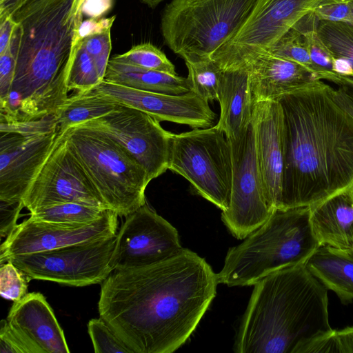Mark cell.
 I'll return each mask as SVG.
<instances>
[{
  "label": "cell",
  "mask_w": 353,
  "mask_h": 353,
  "mask_svg": "<svg viewBox=\"0 0 353 353\" xmlns=\"http://www.w3.org/2000/svg\"><path fill=\"white\" fill-rule=\"evenodd\" d=\"M218 284L205 260L183 248L150 265L113 271L102 283L99 314L133 353H172L195 330Z\"/></svg>",
  "instance_id": "cell-1"
},
{
  "label": "cell",
  "mask_w": 353,
  "mask_h": 353,
  "mask_svg": "<svg viewBox=\"0 0 353 353\" xmlns=\"http://www.w3.org/2000/svg\"><path fill=\"white\" fill-rule=\"evenodd\" d=\"M278 209L310 207L353 185V101L321 80L285 94Z\"/></svg>",
  "instance_id": "cell-2"
},
{
  "label": "cell",
  "mask_w": 353,
  "mask_h": 353,
  "mask_svg": "<svg viewBox=\"0 0 353 353\" xmlns=\"http://www.w3.org/2000/svg\"><path fill=\"white\" fill-rule=\"evenodd\" d=\"M74 1L0 0V16H9L17 23L11 91L21 98L24 119L54 114L68 97L69 60L83 21L82 12L72 13Z\"/></svg>",
  "instance_id": "cell-3"
},
{
  "label": "cell",
  "mask_w": 353,
  "mask_h": 353,
  "mask_svg": "<svg viewBox=\"0 0 353 353\" xmlns=\"http://www.w3.org/2000/svg\"><path fill=\"white\" fill-rule=\"evenodd\" d=\"M236 334L237 353H303L333 329L328 290L305 263L275 271L254 285Z\"/></svg>",
  "instance_id": "cell-4"
},
{
  "label": "cell",
  "mask_w": 353,
  "mask_h": 353,
  "mask_svg": "<svg viewBox=\"0 0 353 353\" xmlns=\"http://www.w3.org/2000/svg\"><path fill=\"white\" fill-rule=\"evenodd\" d=\"M320 246L310 207L275 209L261 227L228 250L218 282L230 287L254 285L275 271L305 263Z\"/></svg>",
  "instance_id": "cell-5"
},
{
  "label": "cell",
  "mask_w": 353,
  "mask_h": 353,
  "mask_svg": "<svg viewBox=\"0 0 353 353\" xmlns=\"http://www.w3.org/2000/svg\"><path fill=\"white\" fill-rule=\"evenodd\" d=\"M61 133L108 209L126 217L145 204L148 174L117 142L81 125Z\"/></svg>",
  "instance_id": "cell-6"
},
{
  "label": "cell",
  "mask_w": 353,
  "mask_h": 353,
  "mask_svg": "<svg viewBox=\"0 0 353 353\" xmlns=\"http://www.w3.org/2000/svg\"><path fill=\"white\" fill-rule=\"evenodd\" d=\"M256 0H171L161 30L165 44L185 62L211 59L242 26Z\"/></svg>",
  "instance_id": "cell-7"
},
{
  "label": "cell",
  "mask_w": 353,
  "mask_h": 353,
  "mask_svg": "<svg viewBox=\"0 0 353 353\" xmlns=\"http://www.w3.org/2000/svg\"><path fill=\"white\" fill-rule=\"evenodd\" d=\"M168 170L184 177L197 194L222 212L231 198V148L216 125L172 134Z\"/></svg>",
  "instance_id": "cell-8"
},
{
  "label": "cell",
  "mask_w": 353,
  "mask_h": 353,
  "mask_svg": "<svg viewBox=\"0 0 353 353\" xmlns=\"http://www.w3.org/2000/svg\"><path fill=\"white\" fill-rule=\"evenodd\" d=\"M323 0H256L235 33L212 56L223 70L242 68L268 52L298 21Z\"/></svg>",
  "instance_id": "cell-9"
},
{
  "label": "cell",
  "mask_w": 353,
  "mask_h": 353,
  "mask_svg": "<svg viewBox=\"0 0 353 353\" xmlns=\"http://www.w3.org/2000/svg\"><path fill=\"white\" fill-rule=\"evenodd\" d=\"M116 239L117 234L48 251L12 256L1 263H12L29 281L44 280L76 287L97 284L103 283L113 272L111 259Z\"/></svg>",
  "instance_id": "cell-10"
},
{
  "label": "cell",
  "mask_w": 353,
  "mask_h": 353,
  "mask_svg": "<svg viewBox=\"0 0 353 353\" xmlns=\"http://www.w3.org/2000/svg\"><path fill=\"white\" fill-rule=\"evenodd\" d=\"M232 154L230 203L221 220L237 239H245L261 227L274 210L267 199L255 152L252 121L238 139H228Z\"/></svg>",
  "instance_id": "cell-11"
},
{
  "label": "cell",
  "mask_w": 353,
  "mask_h": 353,
  "mask_svg": "<svg viewBox=\"0 0 353 353\" xmlns=\"http://www.w3.org/2000/svg\"><path fill=\"white\" fill-rule=\"evenodd\" d=\"M79 125L117 142L144 168L150 181L168 170L172 133L152 116L119 105L109 114Z\"/></svg>",
  "instance_id": "cell-12"
},
{
  "label": "cell",
  "mask_w": 353,
  "mask_h": 353,
  "mask_svg": "<svg viewBox=\"0 0 353 353\" xmlns=\"http://www.w3.org/2000/svg\"><path fill=\"white\" fill-rule=\"evenodd\" d=\"M21 201L30 212L66 202L108 209L60 132Z\"/></svg>",
  "instance_id": "cell-13"
},
{
  "label": "cell",
  "mask_w": 353,
  "mask_h": 353,
  "mask_svg": "<svg viewBox=\"0 0 353 353\" xmlns=\"http://www.w3.org/2000/svg\"><path fill=\"white\" fill-rule=\"evenodd\" d=\"M177 230L146 203L126 216L117 234L113 271L150 265L182 251Z\"/></svg>",
  "instance_id": "cell-14"
},
{
  "label": "cell",
  "mask_w": 353,
  "mask_h": 353,
  "mask_svg": "<svg viewBox=\"0 0 353 353\" xmlns=\"http://www.w3.org/2000/svg\"><path fill=\"white\" fill-rule=\"evenodd\" d=\"M118 215L108 209L96 221L85 225L49 223L30 216L18 224L0 246V263L8 257L57 249L114 236Z\"/></svg>",
  "instance_id": "cell-15"
},
{
  "label": "cell",
  "mask_w": 353,
  "mask_h": 353,
  "mask_svg": "<svg viewBox=\"0 0 353 353\" xmlns=\"http://www.w3.org/2000/svg\"><path fill=\"white\" fill-rule=\"evenodd\" d=\"M95 90L119 105L142 111L158 121H170L192 128H205L214 123L216 114L208 102L192 92L170 94L135 89L102 81Z\"/></svg>",
  "instance_id": "cell-16"
},
{
  "label": "cell",
  "mask_w": 353,
  "mask_h": 353,
  "mask_svg": "<svg viewBox=\"0 0 353 353\" xmlns=\"http://www.w3.org/2000/svg\"><path fill=\"white\" fill-rule=\"evenodd\" d=\"M59 134L22 136L0 133V201L20 202Z\"/></svg>",
  "instance_id": "cell-17"
},
{
  "label": "cell",
  "mask_w": 353,
  "mask_h": 353,
  "mask_svg": "<svg viewBox=\"0 0 353 353\" xmlns=\"http://www.w3.org/2000/svg\"><path fill=\"white\" fill-rule=\"evenodd\" d=\"M252 124L256 159L268 201L280 205L284 168L283 112L277 101L254 103Z\"/></svg>",
  "instance_id": "cell-18"
},
{
  "label": "cell",
  "mask_w": 353,
  "mask_h": 353,
  "mask_svg": "<svg viewBox=\"0 0 353 353\" xmlns=\"http://www.w3.org/2000/svg\"><path fill=\"white\" fill-rule=\"evenodd\" d=\"M6 320L32 353H69L63 331L45 296L27 293L14 301Z\"/></svg>",
  "instance_id": "cell-19"
},
{
  "label": "cell",
  "mask_w": 353,
  "mask_h": 353,
  "mask_svg": "<svg viewBox=\"0 0 353 353\" xmlns=\"http://www.w3.org/2000/svg\"><path fill=\"white\" fill-rule=\"evenodd\" d=\"M242 68L248 72L253 104L276 101L285 94L319 80L305 66L270 52L259 54Z\"/></svg>",
  "instance_id": "cell-20"
},
{
  "label": "cell",
  "mask_w": 353,
  "mask_h": 353,
  "mask_svg": "<svg viewBox=\"0 0 353 353\" xmlns=\"http://www.w3.org/2000/svg\"><path fill=\"white\" fill-rule=\"evenodd\" d=\"M310 208V222L321 245L353 252V185Z\"/></svg>",
  "instance_id": "cell-21"
},
{
  "label": "cell",
  "mask_w": 353,
  "mask_h": 353,
  "mask_svg": "<svg viewBox=\"0 0 353 353\" xmlns=\"http://www.w3.org/2000/svg\"><path fill=\"white\" fill-rule=\"evenodd\" d=\"M221 114L216 125L228 139H238L252 121L253 101L247 70H224L219 94Z\"/></svg>",
  "instance_id": "cell-22"
},
{
  "label": "cell",
  "mask_w": 353,
  "mask_h": 353,
  "mask_svg": "<svg viewBox=\"0 0 353 353\" xmlns=\"http://www.w3.org/2000/svg\"><path fill=\"white\" fill-rule=\"evenodd\" d=\"M308 270L343 304L353 301V256L328 245H321L307 260Z\"/></svg>",
  "instance_id": "cell-23"
},
{
  "label": "cell",
  "mask_w": 353,
  "mask_h": 353,
  "mask_svg": "<svg viewBox=\"0 0 353 353\" xmlns=\"http://www.w3.org/2000/svg\"><path fill=\"white\" fill-rule=\"evenodd\" d=\"M103 80L135 89L170 94L190 92L187 78L143 69L111 58Z\"/></svg>",
  "instance_id": "cell-24"
},
{
  "label": "cell",
  "mask_w": 353,
  "mask_h": 353,
  "mask_svg": "<svg viewBox=\"0 0 353 353\" xmlns=\"http://www.w3.org/2000/svg\"><path fill=\"white\" fill-rule=\"evenodd\" d=\"M119 105L103 97L94 88L76 92L68 97L54 113L59 131L63 132L71 126L105 116Z\"/></svg>",
  "instance_id": "cell-25"
},
{
  "label": "cell",
  "mask_w": 353,
  "mask_h": 353,
  "mask_svg": "<svg viewBox=\"0 0 353 353\" xmlns=\"http://www.w3.org/2000/svg\"><path fill=\"white\" fill-rule=\"evenodd\" d=\"M115 16L83 21L77 34L85 50L93 59L103 79L112 49L111 28Z\"/></svg>",
  "instance_id": "cell-26"
},
{
  "label": "cell",
  "mask_w": 353,
  "mask_h": 353,
  "mask_svg": "<svg viewBox=\"0 0 353 353\" xmlns=\"http://www.w3.org/2000/svg\"><path fill=\"white\" fill-rule=\"evenodd\" d=\"M108 209L79 202H66L30 212L32 219L49 223L85 225L101 218Z\"/></svg>",
  "instance_id": "cell-27"
},
{
  "label": "cell",
  "mask_w": 353,
  "mask_h": 353,
  "mask_svg": "<svg viewBox=\"0 0 353 353\" xmlns=\"http://www.w3.org/2000/svg\"><path fill=\"white\" fill-rule=\"evenodd\" d=\"M78 28L69 60L66 83L69 91L83 92L94 88L103 79L93 59L83 46L77 34Z\"/></svg>",
  "instance_id": "cell-28"
},
{
  "label": "cell",
  "mask_w": 353,
  "mask_h": 353,
  "mask_svg": "<svg viewBox=\"0 0 353 353\" xmlns=\"http://www.w3.org/2000/svg\"><path fill=\"white\" fill-rule=\"evenodd\" d=\"M319 21V19L312 10L293 26L303 32L307 38L312 68L318 79L327 80L336 74L334 71V58L319 36L317 32Z\"/></svg>",
  "instance_id": "cell-29"
},
{
  "label": "cell",
  "mask_w": 353,
  "mask_h": 353,
  "mask_svg": "<svg viewBox=\"0 0 353 353\" xmlns=\"http://www.w3.org/2000/svg\"><path fill=\"white\" fill-rule=\"evenodd\" d=\"M185 64L190 91L205 101H218L223 70L212 59Z\"/></svg>",
  "instance_id": "cell-30"
},
{
  "label": "cell",
  "mask_w": 353,
  "mask_h": 353,
  "mask_svg": "<svg viewBox=\"0 0 353 353\" xmlns=\"http://www.w3.org/2000/svg\"><path fill=\"white\" fill-rule=\"evenodd\" d=\"M317 32L333 58L345 59L353 71V24L341 21H319Z\"/></svg>",
  "instance_id": "cell-31"
},
{
  "label": "cell",
  "mask_w": 353,
  "mask_h": 353,
  "mask_svg": "<svg viewBox=\"0 0 353 353\" xmlns=\"http://www.w3.org/2000/svg\"><path fill=\"white\" fill-rule=\"evenodd\" d=\"M111 59L146 70L177 74L174 64L157 47L143 43L132 46L128 51Z\"/></svg>",
  "instance_id": "cell-32"
},
{
  "label": "cell",
  "mask_w": 353,
  "mask_h": 353,
  "mask_svg": "<svg viewBox=\"0 0 353 353\" xmlns=\"http://www.w3.org/2000/svg\"><path fill=\"white\" fill-rule=\"evenodd\" d=\"M268 52L299 63L314 72L307 38L294 26L288 30Z\"/></svg>",
  "instance_id": "cell-33"
},
{
  "label": "cell",
  "mask_w": 353,
  "mask_h": 353,
  "mask_svg": "<svg viewBox=\"0 0 353 353\" xmlns=\"http://www.w3.org/2000/svg\"><path fill=\"white\" fill-rule=\"evenodd\" d=\"M88 330L95 353H133L101 319H92Z\"/></svg>",
  "instance_id": "cell-34"
},
{
  "label": "cell",
  "mask_w": 353,
  "mask_h": 353,
  "mask_svg": "<svg viewBox=\"0 0 353 353\" xmlns=\"http://www.w3.org/2000/svg\"><path fill=\"white\" fill-rule=\"evenodd\" d=\"M57 129L54 114L32 119H0V133H13L28 137L48 133Z\"/></svg>",
  "instance_id": "cell-35"
},
{
  "label": "cell",
  "mask_w": 353,
  "mask_h": 353,
  "mask_svg": "<svg viewBox=\"0 0 353 353\" xmlns=\"http://www.w3.org/2000/svg\"><path fill=\"white\" fill-rule=\"evenodd\" d=\"M0 265L1 296L13 302L20 300L28 293L29 279L12 263L6 261Z\"/></svg>",
  "instance_id": "cell-36"
},
{
  "label": "cell",
  "mask_w": 353,
  "mask_h": 353,
  "mask_svg": "<svg viewBox=\"0 0 353 353\" xmlns=\"http://www.w3.org/2000/svg\"><path fill=\"white\" fill-rule=\"evenodd\" d=\"M17 46L16 28L8 46L0 54V102L8 99L12 89L17 65Z\"/></svg>",
  "instance_id": "cell-37"
},
{
  "label": "cell",
  "mask_w": 353,
  "mask_h": 353,
  "mask_svg": "<svg viewBox=\"0 0 353 353\" xmlns=\"http://www.w3.org/2000/svg\"><path fill=\"white\" fill-rule=\"evenodd\" d=\"M353 0H323L314 10L319 21L350 23Z\"/></svg>",
  "instance_id": "cell-38"
},
{
  "label": "cell",
  "mask_w": 353,
  "mask_h": 353,
  "mask_svg": "<svg viewBox=\"0 0 353 353\" xmlns=\"http://www.w3.org/2000/svg\"><path fill=\"white\" fill-rule=\"evenodd\" d=\"M1 353H32L29 346L10 327L7 320L1 321L0 328Z\"/></svg>",
  "instance_id": "cell-39"
},
{
  "label": "cell",
  "mask_w": 353,
  "mask_h": 353,
  "mask_svg": "<svg viewBox=\"0 0 353 353\" xmlns=\"http://www.w3.org/2000/svg\"><path fill=\"white\" fill-rule=\"evenodd\" d=\"M24 205L22 201L8 203L0 201V235L6 238L15 229L17 221Z\"/></svg>",
  "instance_id": "cell-40"
},
{
  "label": "cell",
  "mask_w": 353,
  "mask_h": 353,
  "mask_svg": "<svg viewBox=\"0 0 353 353\" xmlns=\"http://www.w3.org/2000/svg\"><path fill=\"white\" fill-rule=\"evenodd\" d=\"M332 337L336 352L353 353V327L333 330Z\"/></svg>",
  "instance_id": "cell-41"
},
{
  "label": "cell",
  "mask_w": 353,
  "mask_h": 353,
  "mask_svg": "<svg viewBox=\"0 0 353 353\" xmlns=\"http://www.w3.org/2000/svg\"><path fill=\"white\" fill-rule=\"evenodd\" d=\"M112 0H86L81 12L92 19H99L111 8Z\"/></svg>",
  "instance_id": "cell-42"
},
{
  "label": "cell",
  "mask_w": 353,
  "mask_h": 353,
  "mask_svg": "<svg viewBox=\"0 0 353 353\" xmlns=\"http://www.w3.org/2000/svg\"><path fill=\"white\" fill-rule=\"evenodd\" d=\"M17 23L9 16H0V54L8 46Z\"/></svg>",
  "instance_id": "cell-43"
},
{
  "label": "cell",
  "mask_w": 353,
  "mask_h": 353,
  "mask_svg": "<svg viewBox=\"0 0 353 353\" xmlns=\"http://www.w3.org/2000/svg\"><path fill=\"white\" fill-rule=\"evenodd\" d=\"M330 81L339 86L353 101V77L335 74L331 76Z\"/></svg>",
  "instance_id": "cell-44"
},
{
  "label": "cell",
  "mask_w": 353,
  "mask_h": 353,
  "mask_svg": "<svg viewBox=\"0 0 353 353\" xmlns=\"http://www.w3.org/2000/svg\"><path fill=\"white\" fill-rule=\"evenodd\" d=\"M86 0H74L73 3L72 13L77 16L78 13L81 12V8Z\"/></svg>",
  "instance_id": "cell-45"
},
{
  "label": "cell",
  "mask_w": 353,
  "mask_h": 353,
  "mask_svg": "<svg viewBox=\"0 0 353 353\" xmlns=\"http://www.w3.org/2000/svg\"><path fill=\"white\" fill-rule=\"evenodd\" d=\"M143 3L150 8H155L160 3L164 0H141Z\"/></svg>",
  "instance_id": "cell-46"
},
{
  "label": "cell",
  "mask_w": 353,
  "mask_h": 353,
  "mask_svg": "<svg viewBox=\"0 0 353 353\" xmlns=\"http://www.w3.org/2000/svg\"><path fill=\"white\" fill-rule=\"evenodd\" d=\"M350 23L353 24V6H352V8L351 18H350Z\"/></svg>",
  "instance_id": "cell-47"
},
{
  "label": "cell",
  "mask_w": 353,
  "mask_h": 353,
  "mask_svg": "<svg viewBox=\"0 0 353 353\" xmlns=\"http://www.w3.org/2000/svg\"><path fill=\"white\" fill-rule=\"evenodd\" d=\"M353 256V252H348Z\"/></svg>",
  "instance_id": "cell-48"
}]
</instances>
